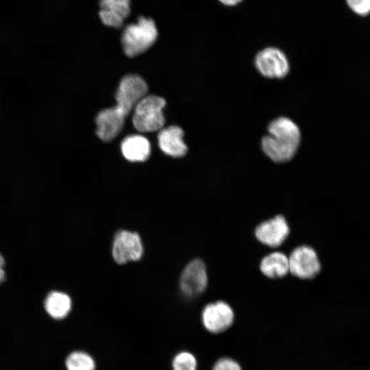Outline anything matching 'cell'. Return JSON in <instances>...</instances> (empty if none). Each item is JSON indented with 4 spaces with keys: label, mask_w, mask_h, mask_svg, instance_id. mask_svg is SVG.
<instances>
[{
    "label": "cell",
    "mask_w": 370,
    "mask_h": 370,
    "mask_svg": "<svg viewBox=\"0 0 370 370\" xmlns=\"http://www.w3.org/2000/svg\"><path fill=\"white\" fill-rule=\"evenodd\" d=\"M268 134L261 140L263 152L272 161L286 162L296 154L301 141L298 126L286 117H278L268 126Z\"/></svg>",
    "instance_id": "6da1fadb"
},
{
    "label": "cell",
    "mask_w": 370,
    "mask_h": 370,
    "mask_svg": "<svg viewBox=\"0 0 370 370\" xmlns=\"http://www.w3.org/2000/svg\"><path fill=\"white\" fill-rule=\"evenodd\" d=\"M158 37L154 21L140 16L136 23L127 25L123 31L121 44L128 57L138 56L151 47Z\"/></svg>",
    "instance_id": "7a4b0ae2"
},
{
    "label": "cell",
    "mask_w": 370,
    "mask_h": 370,
    "mask_svg": "<svg viewBox=\"0 0 370 370\" xmlns=\"http://www.w3.org/2000/svg\"><path fill=\"white\" fill-rule=\"evenodd\" d=\"M166 101L162 97L148 95L143 97L135 106L132 122L140 132L160 130L164 124L162 108Z\"/></svg>",
    "instance_id": "3957f363"
},
{
    "label": "cell",
    "mask_w": 370,
    "mask_h": 370,
    "mask_svg": "<svg viewBox=\"0 0 370 370\" xmlns=\"http://www.w3.org/2000/svg\"><path fill=\"white\" fill-rule=\"evenodd\" d=\"M234 320L233 308L229 304L221 300L206 304L201 314L203 327L213 334L227 331L232 327Z\"/></svg>",
    "instance_id": "277c9868"
},
{
    "label": "cell",
    "mask_w": 370,
    "mask_h": 370,
    "mask_svg": "<svg viewBox=\"0 0 370 370\" xmlns=\"http://www.w3.org/2000/svg\"><path fill=\"white\" fill-rule=\"evenodd\" d=\"M254 63L258 71L268 78H282L289 72V62L280 49L268 47L256 56Z\"/></svg>",
    "instance_id": "5b68a950"
},
{
    "label": "cell",
    "mask_w": 370,
    "mask_h": 370,
    "mask_svg": "<svg viewBox=\"0 0 370 370\" xmlns=\"http://www.w3.org/2000/svg\"><path fill=\"white\" fill-rule=\"evenodd\" d=\"M289 271L300 279H312L321 271V262L315 250L307 245L294 249L288 257Z\"/></svg>",
    "instance_id": "8992f818"
},
{
    "label": "cell",
    "mask_w": 370,
    "mask_h": 370,
    "mask_svg": "<svg viewBox=\"0 0 370 370\" xmlns=\"http://www.w3.org/2000/svg\"><path fill=\"white\" fill-rule=\"evenodd\" d=\"M147 86L137 75H125L121 81L116 93V107L127 116L137 103L145 97Z\"/></svg>",
    "instance_id": "52a82bcc"
},
{
    "label": "cell",
    "mask_w": 370,
    "mask_h": 370,
    "mask_svg": "<svg viewBox=\"0 0 370 370\" xmlns=\"http://www.w3.org/2000/svg\"><path fill=\"white\" fill-rule=\"evenodd\" d=\"M112 252L118 264L139 260L143 252L140 236L127 230L119 231L114 236Z\"/></svg>",
    "instance_id": "ba28073f"
},
{
    "label": "cell",
    "mask_w": 370,
    "mask_h": 370,
    "mask_svg": "<svg viewBox=\"0 0 370 370\" xmlns=\"http://www.w3.org/2000/svg\"><path fill=\"white\" fill-rule=\"evenodd\" d=\"M180 288L187 297L201 294L208 285V274L205 264L201 260L190 262L183 270L180 278Z\"/></svg>",
    "instance_id": "9c48e42d"
},
{
    "label": "cell",
    "mask_w": 370,
    "mask_h": 370,
    "mask_svg": "<svg viewBox=\"0 0 370 370\" xmlns=\"http://www.w3.org/2000/svg\"><path fill=\"white\" fill-rule=\"evenodd\" d=\"M289 233V225L282 215L262 221L255 230L256 238L261 243L271 247L282 245Z\"/></svg>",
    "instance_id": "30bf717a"
},
{
    "label": "cell",
    "mask_w": 370,
    "mask_h": 370,
    "mask_svg": "<svg viewBox=\"0 0 370 370\" xmlns=\"http://www.w3.org/2000/svg\"><path fill=\"white\" fill-rule=\"evenodd\" d=\"M127 115L116 106L101 110L96 117L97 135L109 142L121 131Z\"/></svg>",
    "instance_id": "8fae6325"
},
{
    "label": "cell",
    "mask_w": 370,
    "mask_h": 370,
    "mask_svg": "<svg viewBox=\"0 0 370 370\" xmlns=\"http://www.w3.org/2000/svg\"><path fill=\"white\" fill-rule=\"evenodd\" d=\"M130 0H99L101 22L109 27H121L131 12Z\"/></svg>",
    "instance_id": "7c38bea8"
},
{
    "label": "cell",
    "mask_w": 370,
    "mask_h": 370,
    "mask_svg": "<svg viewBox=\"0 0 370 370\" xmlns=\"http://www.w3.org/2000/svg\"><path fill=\"white\" fill-rule=\"evenodd\" d=\"M183 136L182 128L175 125L161 130L158 136L160 148L168 156L174 158L183 157L187 152Z\"/></svg>",
    "instance_id": "4fadbf2b"
},
{
    "label": "cell",
    "mask_w": 370,
    "mask_h": 370,
    "mask_svg": "<svg viewBox=\"0 0 370 370\" xmlns=\"http://www.w3.org/2000/svg\"><path fill=\"white\" fill-rule=\"evenodd\" d=\"M123 156L131 162H144L149 156L150 144L149 140L140 135L126 137L121 143Z\"/></svg>",
    "instance_id": "5bb4252c"
},
{
    "label": "cell",
    "mask_w": 370,
    "mask_h": 370,
    "mask_svg": "<svg viewBox=\"0 0 370 370\" xmlns=\"http://www.w3.org/2000/svg\"><path fill=\"white\" fill-rule=\"evenodd\" d=\"M261 272L269 278H280L289 272L288 257L275 251L265 256L260 263Z\"/></svg>",
    "instance_id": "9a60e30c"
},
{
    "label": "cell",
    "mask_w": 370,
    "mask_h": 370,
    "mask_svg": "<svg viewBox=\"0 0 370 370\" xmlns=\"http://www.w3.org/2000/svg\"><path fill=\"white\" fill-rule=\"evenodd\" d=\"M44 304L47 312L55 319L65 318L72 307L71 297L66 293L56 291L47 295Z\"/></svg>",
    "instance_id": "2e32d148"
},
{
    "label": "cell",
    "mask_w": 370,
    "mask_h": 370,
    "mask_svg": "<svg viewBox=\"0 0 370 370\" xmlns=\"http://www.w3.org/2000/svg\"><path fill=\"white\" fill-rule=\"evenodd\" d=\"M65 365L67 370H95L96 362L94 358L84 351H74L66 358Z\"/></svg>",
    "instance_id": "e0dca14e"
},
{
    "label": "cell",
    "mask_w": 370,
    "mask_h": 370,
    "mask_svg": "<svg viewBox=\"0 0 370 370\" xmlns=\"http://www.w3.org/2000/svg\"><path fill=\"white\" fill-rule=\"evenodd\" d=\"M198 362L196 356L190 352L180 351L173 358L172 370H197Z\"/></svg>",
    "instance_id": "ac0fdd59"
},
{
    "label": "cell",
    "mask_w": 370,
    "mask_h": 370,
    "mask_svg": "<svg viewBox=\"0 0 370 370\" xmlns=\"http://www.w3.org/2000/svg\"><path fill=\"white\" fill-rule=\"evenodd\" d=\"M212 370H243V369L240 363L235 359L229 356H223L214 362Z\"/></svg>",
    "instance_id": "d6986e66"
},
{
    "label": "cell",
    "mask_w": 370,
    "mask_h": 370,
    "mask_svg": "<svg viewBox=\"0 0 370 370\" xmlns=\"http://www.w3.org/2000/svg\"><path fill=\"white\" fill-rule=\"evenodd\" d=\"M349 7L356 14L367 15L370 12V0H346Z\"/></svg>",
    "instance_id": "ffe728a7"
},
{
    "label": "cell",
    "mask_w": 370,
    "mask_h": 370,
    "mask_svg": "<svg viewBox=\"0 0 370 370\" xmlns=\"http://www.w3.org/2000/svg\"><path fill=\"white\" fill-rule=\"evenodd\" d=\"M5 260L2 255L0 254V283L3 282L5 280Z\"/></svg>",
    "instance_id": "44dd1931"
},
{
    "label": "cell",
    "mask_w": 370,
    "mask_h": 370,
    "mask_svg": "<svg viewBox=\"0 0 370 370\" xmlns=\"http://www.w3.org/2000/svg\"><path fill=\"white\" fill-rule=\"evenodd\" d=\"M221 4L227 7H233L241 3L243 0H218Z\"/></svg>",
    "instance_id": "7402d4cb"
}]
</instances>
